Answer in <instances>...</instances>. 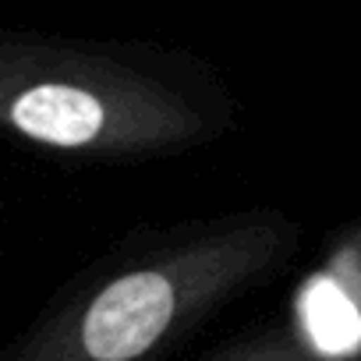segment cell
Here are the masks:
<instances>
[{"mask_svg":"<svg viewBox=\"0 0 361 361\" xmlns=\"http://www.w3.org/2000/svg\"><path fill=\"white\" fill-rule=\"evenodd\" d=\"M301 234L280 206L138 227L82 269L0 361H173L227 308L269 287Z\"/></svg>","mask_w":361,"mask_h":361,"instance_id":"6da1fadb","label":"cell"},{"mask_svg":"<svg viewBox=\"0 0 361 361\" xmlns=\"http://www.w3.org/2000/svg\"><path fill=\"white\" fill-rule=\"evenodd\" d=\"M238 128V92L195 50L0 32L4 138L75 159L145 163L209 149Z\"/></svg>","mask_w":361,"mask_h":361,"instance_id":"7a4b0ae2","label":"cell"},{"mask_svg":"<svg viewBox=\"0 0 361 361\" xmlns=\"http://www.w3.org/2000/svg\"><path fill=\"white\" fill-rule=\"evenodd\" d=\"M199 361H336V357L319 343L301 312L290 308L287 315L262 319L259 326L231 336Z\"/></svg>","mask_w":361,"mask_h":361,"instance_id":"3957f363","label":"cell"}]
</instances>
